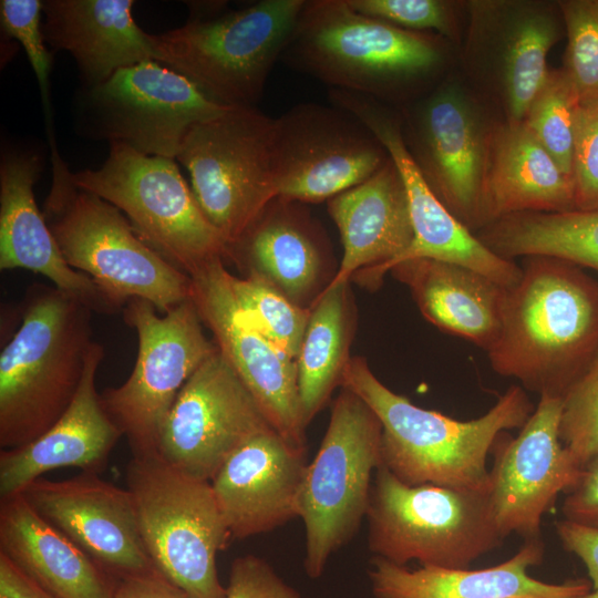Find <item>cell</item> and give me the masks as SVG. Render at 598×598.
<instances>
[{
  "mask_svg": "<svg viewBox=\"0 0 598 598\" xmlns=\"http://www.w3.org/2000/svg\"><path fill=\"white\" fill-rule=\"evenodd\" d=\"M446 43L364 16L347 0H305L280 61L329 90H342L395 109L440 81Z\"/></svg>",
  "mask_w": 598,
  "mask_h": 598,
  "instance_id": "cell-1",
  "label": "cell"
},
{
  "mask_svg": "<svg viewBox=\"0 0 598 598\" xmlns=\"http://www.w3.org/2000/svg\"><path fill=\"white\" fill-rule=\"evenodd\" d=\"M524 259L487 355L524 390L563 399L598 353V281L564 259Z\"/></svg>",
  "mask_w": 598,
  "mask_h": 598,
  "instance_id": "cell-2",
  "label": "cell"
},
{
  "mask_svg": "<svg viewBox=\"0 0 598 598\" xmlns=\"http://www.w3.org/2000/svg\"><path fill=\"white\" fill-rule=\"evenodd\" d=\"M340 383L378 416L382 464L408 485L487 493L488 453L503 432L520 429L535 409L525 390L512 385L482 416L455 420L393 392L360 358L348 359Z\"/></svg>",
  "mask_w": 598,
  "mask_h": 598,
  "instance_id": "cell-3",
  "label": "cell"
},
{
  "mask_svg": "<svg viewBox=\"0 0 598 598\" xmlns=\"http://www.w3.org/2000/svg\"><path fill=\"white\" fill-rule=\"evenodd\" d=\"M93 312L53 285L29 288L21 323L0 353L1 450L31 443L70 406L95 342Z\"/></svg>",
  "mask_w": 598,
  "mask_h": 598,
  "instance_id": "cell-4",
  "label": "cell"
},
{
  "mask_svg": "<svg viewBox=\"0 0 598 598\" xmlns=\"http://www.w3.org/2000/svg\"><path fill=\"white\" fill-rule=\"evenodd\" d=\"M50 151L52 184L42 213L65 261L118 310L138 298L165 313L190 299V277L152 248L118 208L76 186L55 143Z\"/></svg>",
  "mask_w": 598,
  "mask_h": 598,
  "instance_id": "cell-5",
  "label": "cell"
},
{
  "mask_svg": "<svg viewBox=\"0 0 598 598\" xmlns=\"http://www.w3.org/2000/svg\"><path fill=\"white\" fill-rule=\"evenodd\" d=\"M305 0H260L233 10L192 3L182 27L150 33L153 60L225 106H256L292 34Z\"/></svg>",
  "mask_w": 598,
  "mask_h": 598,
  "instance_id": "cell-6",
  "label": "cell"
},
{
  "mask_svg": "<svg viewBox=\"0 0 598 598\" xmlns=\"http://www.w3.org/2000/svg\"><path fill=\"white\" fill-rule=\"evenodd\" d=\"M370 551L395 565L468 568L505 537L487 493L433 484L408 485L383 464L373 476L369 506Z\"/></svg>",
  "mask_w": 598,
  "mask_h": 598,
  "instance_id": "cell-7",
  "label": "cell"
},
{
  "mask_svg": "<svg viewBox=\"0 0 598 598\" xmlns=\"http://www.w3.org/2000/svg\"><path fill=\"white\" fill-rule=\"evenodd\" d=\"M125 480L156 570L193 598H224L216 557L231 535L210 482L178 471L157 452L133 455Z\"/></svg>",
  "mask_w": 598,
  "mask_h": 598,
  "instance_id": "cell-8",
  "label": "cell"
},
{
  "mask_svg": "<svg viewBox=\"0 0 598 598\" xmlns=\"http://www.w3.org/2000/svg\"><path fill=\"white\" fill-rule=\"evenodd\" d=\"M70 176L76 186L118 208L152 248L189 277L227 256L225 239L200 209L174 159L110 143L100 168Z\"/></svg>",
  "mask_w": 598,
  "mask_h": 598,
  "instance_id": "cell-9",
  "label": "cell"
},
{
  "mask_svg": "<svg viewBox=\"0 0 598 598\" xmlns=\"http://www.w3.org/2000/svg\"><path fill=\"white\" fill-rule=\"evenodd\" d=\"M381 442L378 416L343 388L319 451L307 464L299 497L308 577L322 575L330 556L352 538L365 517L372 477L382 464Z\"/></svg>",
  "mask_w": 598,
  "mask_h": 598,
  "instance_id": "cell-10",
  "label": "cell"
},
{
  "mask_svg": "<svg viewBox=\"0 0 598 598\" xmlns=\"http://www.w3.org/2000/svg\"><path fill=\"white\" fill-rule=\"evenodd\" d=\"M147 300L123 308L125 323L136 331L137 355L131 375L100 394L102 406L126 437L132 454L157 452L163 423L182 388L216 351L203 331L193 298L159 316Z\"/></svg>",
  "mask_w": 598,
  "mask_h": 598,
  "instance_id": "cell-11",
  "label": "cell"
},
{
  "mask_svg": "<svg viewBox=\"0 0 598 598\" xmlns=\"http://www.w3.org/2000/svg\"><path fill=\"white\" fill-rule=\"evenodd\" d=\"M274 123L256 106H229L192 126L177 154L190 174L200 209L227 248L277 196L271 166Z\"/></svg>",
  "mask_w": 598,
  "mask_h": 598,
  "instance_id": "cell-12",
  "label": "cell"
},
{
  "mask_svg": "<svg viewBox=\"0 0 598 598\" xmlns=\"http://www.w3.org/2000/svg\"><path fill=\"white\" fill-rule=\"evenodd\" d=\"M227 107L176 71L147 60L86 87L81 123L93 138L175 159L190 127Z\"/></svg>",
  "mask_w": 598,
  "mask_h": 598,
  "instance_id": "cell-13",
  "label": "cell"
},
{
  "mask_svg": "<svg viewBox=\"0 0 598 598\" xmlns=\"http://www.w3.org/2000/svg\"><path fill=\"white\" fill-rule=\"evenodd\" d=\"M390 156L359 118L336 105L299 103L275 118L276 195L319 203L362 183Z\"/></svg>",
  "mask_w": 598,
  "mask_h": 598,
  "instance_id": "cell-14",
  "label": "cell"
},
{
  "mask_svg": "<svg viewBox=\"0 0 598 598\" xmlns=\"http://www.w3.org/2000/svg\"><path fill=\"white\" fill-rule=\"evenodd\" d=\"M399 111L406 148L432 190L468 229H482L492 126L477 104L445 79Z\"/></svg>",
  "mask_w": 598,
  "mask_h": 598,
  "instance_id": "cell-15",
  "label": "cell"
},
{
  "mask_svg": "<svg viewBox=\"0 0 598 598\" xmlns=\"http://www.w3.org/2000/svg\"><path fill=\"white\" fill-rule=\"evenodd\" d=\"M269 430L275 429L217 348L174 401L157 454L178 471L210 482L236 450Z\"/></svg>",
  "mask_w": 598,
  "mask_h": 598,
  "instance_id": "cell-16",
  "label": "cell"
},
{
  "mask_svg": "<svg viewBox=\"0 0 598 598\" xmlns=\"http://www.w3.org/2000/svg\"><path fill=\"white\" fill-rule=\"evenodd\" d=\"M561 404V398L539 396L519 434L503 441V432L493 447L487 497L505 538L542 539L544 515L580 478L582 466L559 437Z\"/></svg>",
  "mask_w": 598,
  "mask_h": 598,
  "instance_id": "cell-17",
  "label": "cell"
},
{
  "mask_svg": "<svg viewBox=\"0 0 598 598\" xmlns=\"http://www.w3.org/2000/svg\"><path fill=\"white\" fill-rule=\"evenodd\" d=\"M328 96L331 104L350 112L371 130L402 177L413 240L399 264L416 258L452 262L483 274L506 289L514 287L522 267L492 251L432 190L406 148L400 111L348 91L329 90Z\"/></svg>",
  "mask_w": 598,
  "mask_h": 598,
  "instance_id": "cell-18",
  "label": "cell"
},
{
  "mask_svg": "<svg viewBox=\"0 0 598 598\" xmlns=\"http://www.w3.org/2000/svg\"><path fill=\"white\" fill-rule=\"evenodd\" d=\"M192 298L214 342L252 394L272 427L305 448V427L296 361L269 341L240 311L223 259L194 275Z\"/></svg>",
  "mask_w": 598,
  "mask_h": 598,
  "instance_id": "cell-19",
  "label": "cell"
},
{
  "mask_svg": "<svg viewBox=\"0 0 598 598\" xmlns=\"http://www.w3.org/2000/svg\"><path fill=\"white\" fill-rule=\"evenodd\" d=\"M21 494L115 580L157 571L127 488L82 472L63 481L38 478Z\"/></svg>",
  "mask_w": 598,
  "mask_h": 598,
  "instance_id": "cell-20",
  "label": "cell"
},
{
  "mask_svg": "<svg viewBox=\"0 0 598 598\" xmlns=\"http://www.w3.org/2000/svg\"><path fill=\"white\" fill-rule=\"evenodd\" d=\"M467 51L493 83L507 122H523L545 82L547 55L561 37L558 4L471 1Z\"/></svg>",
  "mask_w": 598,
  "mask_h": 598,
  "instance_id": "cell-21",
  "label": "cell"
},
{
  "mask_svg": "<svg viewBox=\"0 0 598 598\" xmlns=\"http://www.w3.org/2000/svg\"><path fill=\"white\" fill-rule=\"evenodd\" d=\"M305 454L269 430L228 457L210 484L231 538L267 533L298 517Z\"/></svg>",
  "mask_w": 598,
  "mask_h": 598,
  "instance_id": "cell-22",
  "label": "cell"
},
{
  "mask_svg": "<svg viewBox=\"0 0 598 598\" xmlns=\"http://www.w3.org/2000/svg\"><path fill=\"white\" fill-rule=\"evenodd\" d=\"M43 157L31 150L6 148L0 163V270L25 269L90 307L112 315L117 308L86 275L73 269L39 209L33 186Z\"/></svg>",
  "mask_w": 598,
  "mask_h": 598,
  "instance_id": "cell-23",
  "label": "cell"
},
{
  "mask_svg": "<svg viewBox=\"0 0 598 598\" xmlns=\"http://www.w3.org/2000/svg\"><path fill=\"white\" fill-rule=\"evenodd\" d=\"M104 357L94 342L79 390L62 416L31 443L0 452V499L21 493L47 472L78 467L86 473L104 470L122 433L105 412L95 379Z\"/></svg>",
  "mask_w": 598,
  "mask_h": 598,
  "instance_id": "cell-24",
  "label": "cell"
},
{
  "mask_svg": "<svg viewBox=\"0 0 598 598\" xmlns=\"http://www.w3.org/2000/svg\"><path fill=\"white\" fill-rule=\"evenodd\" d=\"M327 203L343 247L331 285L348 282L358 270L378 278L399 264L413 240V229L405 187L391 158Z\"/></svg>",
  "mask_w": 598,
  "mask_h": 598,
  "instance_id": "cell-25",
  "label": "cell"
},
{
  "mask_svg": "<svg viewBox=\"0 0 598 598\" xmlns=\"http://www.w3.org/2000/svg\"><path fill=\"white\" fill-rule=\"evenodd\" d=\"M543 557L542 539L525 540L509 559L482 569H409L374 556L369 578L377 598H577L592 589L585 579L551 584L533 578L528 569Z\"/></svg>",
  "mask_w": 598,
  "mask_h": 598,
  "instance_id": "cell-26",
  "label": "cell"
},
{
  "mask_svg": "<svg viewBox=\"0 0 598 598\" xmlns=\"http://www.w3.org/2000/svg\"><path fill=\"white\" fill-rule=\"evenodd\" d=\"M132 0H45L42 31L53 50L68 51L86 87L116 71L153 60L150 33L132 16Z\"/></svg>",
  "mask_w": 598,
  "mask_h": 598,
  "instance_id": "cell-27",
  "label": "cell"
},
{
  "mask_svg": "<svg viewBox=\"0 0 598 598\" xmlns=\"http://www.w3.org/2000/svg\"><path fill=\"white\" fill-rule=\"evenodd\" d=\"M575 210L571 181L524 122L492 126L483 190L484 226L519 213Z\"/></svg>",
  "mask_w": 598,
  "mask_h": 598,
  "instance_id": "cell-28",
  "label": "cell"
},
{
  "mask_svg": "<svg viewBox=\"0 0 598 598\" xmlns=\"http://www.w3.org/2000/svg\"><path fill=\"white\" fill-rule=\"evenodd\" d=\"M0 553L55 598H113L116 580L21 493L0 499Z\"/></svg>",
  "mask_w": 598,
  "mask_h": 598,
  "instance_id": "cell-29",
  "label": "cell"
},
{
  "mask_svg": "<svg viewBox=\"0 0 598 598\" xmlns=\"http://www.w3.org/2000/svg\"><path fill=\"white\" fill-rule=\"evenodd\" d=\"M422 312L434 326L484 349L496 341L507 289L471 268L416 258L393 267Z\"/></svg>",
  "mask_w": 598,
  "mask_h": 598,
  "instance_id": "cell-30",
  "label": "cell"
},
{
  "mask_svg": "<svg viewBox=\"0 0 598 598\" xmlns=\"http://www.w3.org/2000/svg\"><path fill=\"white\" fill-rule=\"evenodd\" d=\"M299 204L276 196L227 250L293 302L313 287L322 262L319 234Z\"/></svg>",
  "mask_w": 598,
  "mask_h": 598,
  "instance_id": "cell-31",
  "label": "cell"
},
{
  "mask_svg": "<svg viewBox=\"0 0 598 598\" xmlns=\"http://www.w3.org/2000/svg\"><path fill=\"white\" fill-rule=\"evenodd\" d=\"M477 237L508 260L548 256L598 272V210L514 214L486 225Z\"/></svg>",
  "mask_w": 598,
  "mask_h": 598,
  "instance_id": "cell-32",
  "label": "cell"
},
{
  "mask_svg": "<svg viewBox=\"0 0 598 598\" xmlns=\"http://www.w3.org/2000/svg\"><path fill=\"white\" fill-rule=\"evenodd\" d=\"M347 285L329 283L310 310L296 359L297 380L306 424L319 412L341 382L348 348Z\"/></svg>",
  "mask_w": 598,
  "mask_h": 598,
  "instance_id": "cell-33",
  "label": "cell"
},
{
  "mask_svg": "<svg viewBox=\"0 0 598 598\" xmlns=\"http://www.w3.org/2000/svg\"><path fill=\"white\" fill-rule=\"evenodd\" d=\"M235 300L252 327L296 361L310 310L302 309L256 272L229 274Z\"/></svg>",
  "mask_w": 598,
  "mask_h": 598,
  "instance_id": "cell-34",
  "label": "cell"
},
{
  "mask_svg": "<svg viewBox=\"0 0 598 598\" xmlns=\"http://www.w3.org/2000/svg\"><path fill=\"white\" fill-rule=\"evenodd\" d=\"M579 105L563 68L549 70L523 121L570 181Z\"/></svg>",
  "mask_w": 598,
  "mask_h": 598,
  "instance_id": "cell-35",
  "label": "cell"
},
{
  "mask_svg": "<svg viewBox=\"0 0 598 598\" xmlns=\"http://www.w3.org/2000/svg\"><path fill=\"white\" fill-rule=\"evenodd\" d=\"M567 33L563 70L580 102L598 100V0L557 2Z\"/></svg>",
  "mask_w": 598,
  "mask_h": 598,
  "instance_id": "cell-36",
  "label": "cell"
},
{
  "mask_svg": "<svg viewBox=\"0 0 598 598\" xmlns=\"http://www.w3.org/2000/svg\"><path fill=\"white\" fill-rule=\"evenodd\" d=\"M559 437L582 467L598 456V353L563 398Z\"/></svg>",
  "mask_w": 598,
  "mask_h": 598,
  "instance_id": "cell-37",
  "label": "cell"
},
{
  "mask_svg": "<svg viewBox=\"0 0 598 598\" xmlns=\"http://www.w3.org/2000/svg\"><path fill=\"white\" fill-rule=\"evenodd\" d=\"M43 1L1 0L0 23L2 31L22 45L37 76L45 113L49 137L54 136L51 125L50 72L52 54L48 50L43 31Z\"/></svg>",
  "mask_w": 598,
  "mask_h": 598,
  "instance_id": "cell-38",
  "label": "cell"
},
{
  "mask_svg": "<svg viewBox=\"0 0 598 598\" xmlns=\"http://www.w3.org/2000/svg\"><path fill=\"white\" fill-rule=\"evenodd\" d=\"M355 11L401 29L453 40L457 34L454 6L443 0H347Z\"/></svg>",
  "mask_w": 598,
  "mask_h": 598,
  "instance_id": "cell-39",
  "label": "cell"
},
{
  "mask_svg": "<svg viewBox=\"0 0 598 598\" xmlns=\"http://www.w3.org/2000/svg\"><path fill=\"white\" fill-rule=\"evenodd\" d=\"M571 183L575 210H598V100L579 105Z\"/></svg>",
  "mask_w": 598,
  "mask_h": 598,
  "instance_id": "cell-40",
  "label": "cell"
},
{
  "mask_svg": "<svg viewBox=\"0 0 598 598\" xmlns=\"http://www.w3.org/2000/svg\"><path fill=\"white\" fill-rule=\"evenodd\" d=\"M224 598H300V594L266 560L245 555L231 564Z\"/></svg>",
  "mask_w": 598,
  "mask_h": 598,
  "instance_id": "cell-41",
  "label": "cell"
},
{
  "mask_svg": "<svg viewBox=\"0 0 598 598\" xmlns=\"http://www.w3.org/2000/svg\"><path fill=\"white\" fill-rule=\"evenodd\" d=\"M566 519L598 528V456L582 467L578 483L561 506Z\"/></svg>",
  "mask_w": 598,
  "mask_h": 598,
  "instance_id": "cell-42",
  "label": "cell"
},
{
  "mask_svg": "<svg viewBox=\"0 0 598 598\" xmlns=\"http://www.w3.org/2000/svg\"><path fill=\"white\" fill-rule=\"evenodd\" d=\"M564 548L585 564L592 589H598V528L561 519L555 523Z\"/></svg>",
  "mask_w": 598,
  "mask_h": 598,
  "instance_id": "cell-43",
  "label": "cell"
},
{
  "mask_svg": "<svg viewBox=\"0 0 598 598\" xmlns=\"http://www.w3.org/2000/svg\"><path fill=\"white\" fill-rule=\"evenodd\" d=\"M113 598H193L158 571L117 579Z\"/></svg>",
  "mask_w": 598,
  "mask_h": 598,
  "instance_id": "cell-44",
  "label": "cell"
},
{
  "mask_svg": "<svg viewBox=\"0 0 598 598\" xmlns=\"http://www.w3.org/2000/svg\"><path fill=\"white\" fill-rule=\"evenodd\" d=\"M0 598H55L0 553Z\"/></svg>",
  "mask_w": 598,
  "mask_h": 598,
  "instance_id": "cell-45",
  "label": "cell"
},
{
  "mask_svg": "<svg viewBox=\"0 0 598 598\" xmlns=\"http://www.w3.org/2000/svg\"><path fill=\"white\" fill-rule=\"evenodd\" d=\"M577 598H598V589H591L590 591L580 595Z\"/></svg>",
  "mask_w": 598,
  "mask_h": 598,
  "instance_id": "cell-46",
  "label": "cell"
}]
</instances>
